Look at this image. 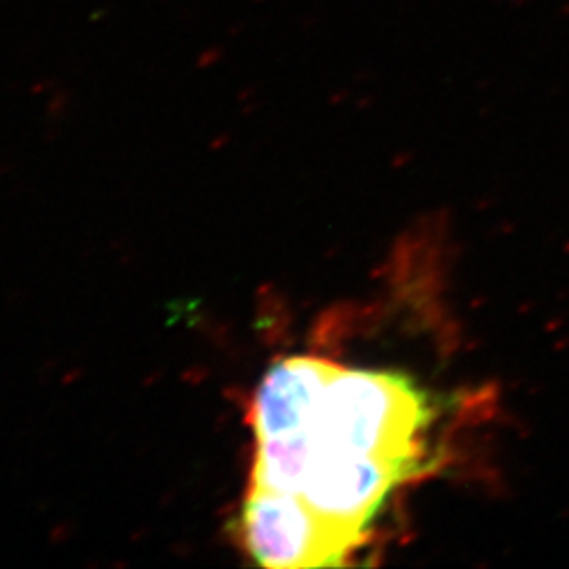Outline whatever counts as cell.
Returning <instances> with one entry per match:
<instances>
[{
  "label": "cell",
  "instance_id": "obj_1",
  "mask_svg": "<svg viewBox=\"0 0 569 569\" xmlns=\"http://www.w3.org/2000/svg\"><path fill=\"white\" fill-rule=\"evenodd\" d=\"M428 418L427 397L403 376L342 367L310 435L319 448L416 465V439Z\"/></svg>",
  "mask_w": 569,
  "mask_h": 569
},
{
  "label": "cell",
  "instance_id": "obj_2",
  "mask_svg": "<svg viewBox=\"0 0 569 569\" xmlns=\"http://www.w3.org/2000/svg\"><path fill=\"white\" fill-rule=\"evenodd\" d=\"M244 552L264 568L342 566L359 547L342 529L333 528L300 493L251 486L239 517Z\"/></svg>",
  "mask_w": 569,
  "mask_h": 569
},
{
  "label": "cell",
  "instance_id": "obj_3",
  "mask_svg": "<svg viewBox=\"0 0 569 569\" xmlns=\"http://www.w3.org/2000/svg\"><path fill=\"white\" fill-rule=\"evenodd\" d=\"M413 468L418 465L315 446L300 496L333 528L342 529L361 545L388 493L406 481Z\"/></svg>",
  "mask_w": 569,
  "mask_h": 569
},
{
  "label": "cell",
  "instance_id": "obj_4",
  "mask_svg": "<svg viewBox=\"0 0 569 569\" xmlns=\"http://www.w3.org/2000/svg\"><path fill=\"white\" fill-rule=\"evenodd\" d=\"M342 367L317 357H289L268 369L249 406L258 441L302 435L312 428L331 380Z\"/></svg>",
  "mask_w": 569,
  "mask_h": 569
},
{
  "label": "cell",
  "instance_id": "obj_5",
  "mask_svg": "<svg viewBox=\"0 0 569 569\" xmlns=\"http://www.w3.org/2000/svg\"><path fill=\"white\" fill-rule=\"evenodd\" d=\"M315 443L310 430L283 439L258 441L256 462L251 470V486L300 493L312 462Z\"/></svg>",
  "mask_w": 569,
  "mask_h": 569
}]
</instances>
